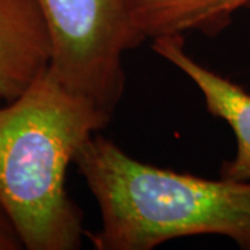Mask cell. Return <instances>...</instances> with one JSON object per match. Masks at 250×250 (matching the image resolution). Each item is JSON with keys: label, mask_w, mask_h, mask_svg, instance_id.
I'll return each mask as SVG.
<instances>
[{"label": "cell", "mask_w": 250, "mask_h": 250, "mask_svg": "<svg viewBox=\"0 0 250 250\" xmlns=\"http://www.w3.org/2000/svg\"><path fill=\"white\" fill-rule=\"evenodd\" d=\"M50 39L47 70L110 116L124 96V53L143 41L125 0H36Z\"/></svg>", "instance_id": "3"}, {"label": "cell", "mask_w": 250, "mask_h": 250, "mask_svg": "<svg viewBox=\"0 0 250 250\" xmlns=\"http://www.w3.org/2000/svg\"><path fill=\"white\" fill-rule=\"evenodd\" d=\"M22 243L9 215L0 206V250H21Z\"/></svg>", "instance_id": "7"}, {"label": "cell", "mask_w": 250, "mask_h": 250, "mask_svg": "<svg viewBox=\"0 0 250 250\" xmlns=\"http://www.w3.org/2000/svg\"><path fill=\"white\" fill-rule=\"evenodd\" d=\"M74 164L96 199V250H150L172 239L218 235L250 250V181L208 179L136 160L96 132Z\"/></svg>", "instance_id": "2"}, {"label": "cell", "mask_w": 250, "mask_h": 250, "mask_svg": "<svg viewBox=\"0 0 250 250\" xmlns=\"http://www.w3.org/2000/svg\"><path fill=\"white\" fill-rule=\"evenodd\" d=\"M152 47L196 85L203 95L207 111L231 126L236 139V153L233 159L224 163L220 175L236 181H250L249 92L196 62L187 52L182 35L156 38Z\"/></svg>", "instance_id": "4"}, {"label": "cell", "mask_w": 250, "mask_h": 250, "mask_svg": "<svg viewBox=\"0 0 250 250\" xmlns=\"http://www.w3.org/2000/svg\"><path fill=\"white\" fill-rule=\"evenodd\" d=\"M110 120L49 70L0 104V206L24 249H81L83 213L67 192V170Z\"/></svg>", "instance_id": "1"}, {"label": "cell", "mask_w": 250, "mask_h": 250, "mask_svg": "<svg viewBox=\"0 0 250 250\" xmlns=\"http://www.w3.org/2000/svg\"><path fill=\"white\" fill-rule=\"evenodd\" d=\"M135 32L142 41L202 31L220 32L250 0H125Z\"/></svg>", "instance_id": "6"}, {"label": "cell", "mask_w": 250, "mask_h": 250, "mask_svg": "<svg viewBox=\"0 0 250 250\" xmlns=\"http://www.w3.org/2000/svg\"><path fill=\"white\" fill-rule=\"evenodd\" d=\"M50 39L36 0H0V100L18 98L47 70Z\"/></svg>", "instance_id": "5"}]
</instances>
